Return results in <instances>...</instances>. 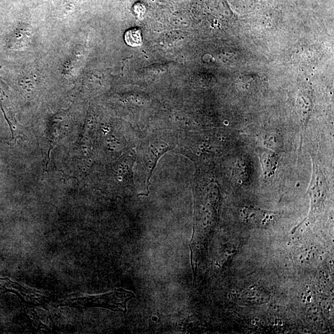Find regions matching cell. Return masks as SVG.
Segmentation results:
<instances>
[{
    "label": "cell",
    "instance_id": "cell-3",
    "mask_svg": "<svg viewBox=\"0 0 334 334\" xmlns=\"http://www.w3.org/2000/svg\"><path fill=\"white\" fill-rule=\"evenodd\" d=\"M261 162L264 172L268 177L273 175L278 166V156L271 151H265L261 154Z\"/></svg>",
    "mask_w": 334,
    "mask_h": 334
},
{
    "label": "cell",
    "instance_id": "cell-4",
    "mask_svg": "<svg viewBox=\"0 0 334 334\" xmlns=\"http://www.w3.org/2000/svg\"><path fill=\"white\" fill-rule=\"evenodd\" d=\"M125 40L128 45L136 47L142 44L141 30L139 28H131L126 31Z\"/></svg>",
    "mask_w": 334,
    "mask_h": 334
},
{
    "label": "cell",
    "instance_id": "cell-2",
    "mask_svg": "<svg viewBox=\"0 0 334 334\" xmlns=\"http://www.w3.org/2000/svg\"><path fill=\"white\" fill-rule=\"evenodd\" d=\"M134 297L133 293L118 289L99 296L81 298L76 302L81 306L105 308L115 312L121 311L126 313L127 303Z\"/></svg>",
    "mask_w": 334,
    "mask_h": 334
},
{
    "label": "cell",
    "instance_id": "cell-1",
    "mask_svg": "<svg viewBox=\"0 0 334 334\" xmlns=\"http://www.w3.org/2000/svg\"><path fill=\"white\" fill-rule=\"evenodd\" d=\"M172 143L162 138H152L142 142L138 148L139 170L148 188L149 180L158 160L167 152L173 148Z\"/></svg>",
    "mask_w": 334,
    "mask_h": 334
}]
</instances>
